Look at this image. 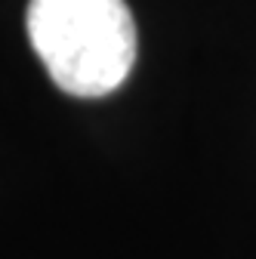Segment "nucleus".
Instances as JSON below:
<instances>
[{
  "label": "nucleus",
  "mask_w": 256,
  "mask_h": 259,
  "mask_svg": "<svg viewBox=\"0 0 256 259\" xmlns=\"http://www.w3.org/2000/svg\"><path fill=\"white\" fill-rule=\"evenodd\" d=\"M28 40L68 96L114 93L136 62V22L123 0H31Z\"/></svg>",
  "instance_id": "nucleus-1"
}]
</instances>
